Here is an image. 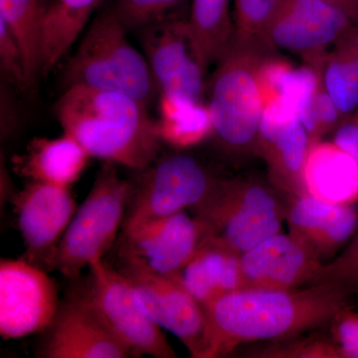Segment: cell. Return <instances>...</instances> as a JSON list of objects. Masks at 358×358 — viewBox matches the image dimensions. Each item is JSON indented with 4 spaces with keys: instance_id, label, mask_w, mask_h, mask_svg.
Instances as JSON below:
<instances>
[{
    "instance_id": "1",
    "label": "cell",
    "mask_w": 358,
    "mask_h": 358,
    "mask_svg": "<svg viewBox=\"0 0 358 358\" xmlns=\"http://www.w3.org/2000/svg\"><path fill=\"white\" fill-rule=\"evenodd\" d=\"M352 301L324 284L291 291L238 289L203 306L206 358L229 355L245 343L293 338L331 324Z\"/></svg>"
},
{
    "instance_id": "2",
    "label": "cell",
    "mask_w": 358,
    "mask_h": 358,
    "mask_svg": "<svg viewBox=\"0 0 358 358\" xmlns=\"http://www.w3.org/2000/svg\"><path fill=\"white\" fill-rule=\"evenodd\" d=\"M148 107L119 92L71 86L54 113L92 157L141 171L159 159L162 143Z\"/></svg>"
},
{
    "instance_id": "3",
    "label": "cell",
    "mask_w": 358,
    "mask_h": 358,
    "mask_svg": "<svg viewBox=\"0 0 358 358\" xmlns=\"http://www.w3.org/2000/svg\"><path fill=\"white\" fill-rule=\"evenodd\" d=\"M112 8L96 16L63 69V84L119 92L150 105L157 91L145 55Z\"/></svg>"
},
{
    "instance_id": "4",
    "label": "cell",
    "mask_w": 358,
    "mask_h": 358,
    "mask_svg": "<svg viewBox=\"0 0 358 358\" xmlns=\"http://www.w3.org/2000/svg\"><path fill=\"white\" fill-rule=\"evenodd\" d=\"M274 51L265 45L233 38L206 86L213 134L219 145L233 152L256 150L263 101L258 70Z\"/></svg>"
},
{
    "instance_id": "5",
    "label": "cell",
    "mask_w": 358,
    "mask_h": 358,
    "mask_svg": "<svg viewBox=\"0 0 358 358\" xmlns=\"http://www.w3.org/2000/svg\"><path fill=\"white\" fill-rule=\"evenodd\" d=\"M117 164L106 162L96 174L83 204L77 209L46 271L57 270L74 279L114 245L133 192V182L122 178Z\"/></svg>"
},
{
    "instance_id": "6",
    "label": "cell",
    "mask_w": 358,
    "mask_h": 358,
    "mask_svg": "<svg viewBox=\"0 0 358 358\" xmlns=\"http://www.w3.org/2000/svg\"><path fill=\"white\" fill-rule=\"evenodd\" d=\"M206 239L238 256L281 232L282 212L273 193L254 181L217 179L193 207Z\"/></svg>"
},
{
    "instance_id": "7",
    "label": "cell",
    "mask_w": 358,
    "mask_h": 358,
    "mask_svg": "<svg viewBox=\"0 0 358 358\" xmlns=\"http://www.w3.org/2000/svg\"><path fill=\"white\" fill-rule=\"evenodd\" d=\"M217 178L192 155H169L141 171L122 223V233L131 232L159 219L196 206Z\"/></svg>"
},
{
    "instance_id": "8",
    "label": "cell",
    "mask_w": 358,
    "mask_h": 358,
    "mask_svg": "<svg viewBox=\"0 0 358 358\" xmlns=\"http://www.w3.org/2000/svg\"><path fill=\"white\" fill-rule=\"evenodd\" d=\"M35 357L41 358H128L138 355L113 331L86 289L60 301L43 331Z\"/></svg>"
},
{
    "instance_id": "9",
    "label": "cell",
    "mask_w": 358,
    "mask_h": 358,
    "mask_svg": "<svg viewBox=\"0 0 358 358\" xmlns=\"http://www.w3.org/2000/svg\"><path fill=\"white\" fill-rule=\"evenodd\" d=\"M352 24L345 9L329 0H282L263 42L272 51L296 54L315 65Z\"/></svg>"
},
{
    "instance_id": "10",
    "label": "cell",
    "mask_w": 358,
    "mask_h": 358,
    "mask_svg": "<svg viewBox=\"0 0 358 358\" xmlns=\"http://www.w3.org/2000/svg\"><path fill=\"white\" fill-rule=\"evenodd\" d=\"M55 280L27 259L0 262V334L4 339L43 333L57 313Z\"/></svg>"
},
{
    "instance_id": "11",
    "label": "cell",
    "mask_w": 358,
    "mask_h": 358,
    "mask_svg": "<svg viewBox=\"0 0 358 358\" xmlns=\"http://www.w3.org/2000/svg\"><path fill=\"white\" fill-rule=\"evenodd\" d=\"M136 31L159 95L203 102L205 72L193 48L187 18L173 13Z\"/></svg>"
},
{
    "instance_id": "12",
    "label": "cell",
    "mask_w": 358,
    "mask_h": 358,
    "mask_svg": "<svg viewBox=\"0 0 358 358\" xmlns=\"http://www.w3.org/2000/svg\"><path fill=\"white\" fill-rule=\"evenodd\" d=\"M87 293L103 319L124 343L138 355L176 358L178 355L155 324L138 307L126 278L102 260L89 266Z\"/></svg>"
},
{
    "instance_id": "13",
    "label": "cell",
    "mask_w": 358,
    "mask_h": 358,
    "mask_svg": "<svg viewBox=\"0 0 358 358\" xmlns=\"http://www.w3.org/2000/svg\"><path fill=\"white\" fill-rule=\"evenodd\" d=\"M206 239L203 224L185 210L122 233L120 259L157 274H178Z\"/></svg>"
},
{
    "instance_id": "14",
    "label": "cell",
    "mask_w": 358,
    "mask_h": 358,
    "mask_svg": "<svg viewBox=\"0 0 358 358\" xmlns=\"http://www.w3.org/2000/svg\"><path fill=\"white\" fill-rule=\"evenodd\" d=\"M13 205L27 260L46 270L77 211L70 188L29 181Z\"/></svg>"
},
{
    "instance_id": "15",
    "label": "cell",
    "mask_w": 358,
    "mask_h": 358,
    "mask_svg": "<svg viewBox=\"0 0 358 358\" xmlns=\"http://www.w3.org/2000/svg\"><path fill=\"white\" fill-rule=\"evenodd\" d=\"M322 265L291 235L278 233L240 256V289L291 291L310 286Z\"/></svg>"
},
{
    "instance_id": "16",
    "label": "cell",
    "mask_w": 358,
    "mask_h": 358,
    "mask_svg": "<svg viewBox=\"0 0 358 358\" xmlns=\"http://www.w3.org/2000/svg\"><path fill=\"white\" fill-rule=\"evenodd\" d=\"M289 235L319 258L334 255L358 228L353 204H336L303 193L287 214Z\"/></svg>"
},
{
    "instance_id": "17",
    "label": "cell",
    "mask_w": 358,
    "mask_h": 358,
    "mask_svg": "<svg viewBox=\"0 0 358 358\" xmlns=\"http://www.w3.org/2000/svg\"><path fill=\"white\" fill-rule=\"evenodd\" d=\"M91 155L71 134L34 138L25 152L14 155V173L29 181L71 188L88 166Z\"/></svg>"
},
{
    "instance_id": "18",
    "label": "cell",
    "mask_w": 358,
    "mask_h": 358,
    "mask_svg": "<svg viewBox=\"0 0 358 358\" xmlns=\"http://www.w3.org/2000/svg\"><path fill=\"white\" fill-rule=\"evenodd\" d=\"M305 193L336 204L358 201V164L338 145L312 141L303 169Z\"/></svg>"
},
{
    "instance_id": "19",
    "label": "cell",
    "mask_w": 358,
    "mask_h": 358,
    "mask_svg": "<svg viewBox=\"0 0 358 358\" xmlns=\"http://www.w3.org/2000/svg\"><path fill=\"white\" fill-rule=\"evenodd\" d=\"M240 256L205 239L196 253L173 278L201 303L240 289Z\"/></svg>"
},
{
    "instance_id": "20",
    "label": "cell",
    "mask_w": 358,
    "mask_h": 358,
    "mask_svg": "<svg viewBox=\"0 0 358 358\" xmlns=\"http://www.w3.org/2000/svg\"><path fill=\"white\" fill-rule=\"evenodd\" d=\"M157 131L159 140L176 150L196 147L213 134L210 109L204 102L160 94Z\"/></svg>"
},
{
    "instance_id": "21",
    "label": "cell",
    "mask_w": 358,
    "mask_h": 358,
    "mask_svg": "<svg viewBox=\"0 0 358 358\" xmlns=\"http://www.w3.org/2000/svg\"><path fill=\"white\" fill-rule=\"evenodd\" d=\"M102 0H51L42 42L41 77L65 57Z\"/></svg>"
},
{
    "instance_id": "22",
    "label": "cell",
    "mask_w": 358,
    "mask_h": 358,
    "mask_svg": "<svg viewBox=\"0 0 358 358\" xmlns=\"http://www.w3.org/2000/svg\"><path fill=\"white\" fill-rule=\"evenodd\" d=\"M327 93L343 120L358 109V24H352L317 63Z\"/></svg>"
},
{
    "instance_id": "23",
    "label": "cell",
    "mask_w": 358,
    "mask_h": 358,
    "mask_svg": "<svg viewBox=\"0 0 358 358\" xmlns=\"http://www.w3.org/2000/svg\"><path fill=\"white\" fill-rule=\"evenodd\" d=\"M230 0H192L188 30L193 48L206 73L229 48L234 38V21Z\"/></svg>"
},
{
    "instance_id": "24",
    "label": "cell",
    "mask_w": 358,
    "mask_h": 358,
    "mask_svg": "<svg viewBox=\"0 0 358 358\" xmlns=\"http://www.w3.org/2000/svg\"><path fill=\"white\" fill-rule=\"evenodd\" d=\"M51 0H0V21L17 40L24 55L28 92L41 77L42 42Z\"/></svg>"
},
{
    "instance_id": "25",
    "label": "cell",
    "mask_w": 358,
    "mask_h": 358,
    "mask_svg": "<svg viewBox=\"0 0 358 358\" xmlns=\"http://www.w3.org/2000/svg\"><path fill=\"white\" fill-rule=\"evenodd\" d=\"M310 136L300 120H296L277 134L274 141L261 150L275 176L292 187H303V169L310 148Z\"/></svg>"
},
{
    "instance_id": "26",
    "label": "cell",
    "mask_w": 358,
    "mask_h": 358,
    "mask_svg": "<svg viewBox=\"0 0 358 358\" xmlns=\"http://www.w3.org/2000/svg\"><path fill=\"white\" fill-rule=\"evenodd\" d=\"M233 2L234 38L248 43L265 45L264 32L282 0H233Z\"/></svg>"
},
{
    "instance_id": "27",
    "label": "cell",
    "mask_w": 358,
    "mask_h": 358,
    "mask_svg": "<svg viewBox=\"0 0 358 358\" xmlns=\"http://www.w3.org/2000/svg\"><path fill=\"white\" fill-rule=\"evenodd\" d=\"M319 284L333 287L350 301L358 296V229L343 252L331 262L322 265L313 282Z\"/></svg>"
},
{
    "instance_id": "28",
    "label": "cell",
    "mask_w": 358,
    "mask_h": 358,
    "mask_svg": "<svg viewBox=\"0 0 358 358\" xmlns=\"http://www.w3.org/2000/svg\"><path fill=\"white\" fill-rule=\"evenodd\" d=\"M183 0H115V15L128 31L138 30L173 14Z\"/></svg>"
},
{
    "instance_id": "29",
    "label": "cell",
    "mask_w": 358,
    "mask_h": 358,
    "mask_svg": "<svg viewBox=\"0 0 358 358\" xmlns=\"http://www.w3.org/2000/svg\"><path fill=\"white\" fill-rule=\"evenodd\" d=\"M0 69L4 82L22 93L28 92L24 55L20 43L0 21Z\"/></svg>"
},
{
    "instance_id": "30",
    "label": "cell",
    "mask_w": 358,
    "mask_h": 358,
    "mask_svg": "<svg viewBox=\"0 0 358 358\" xmlns=\"http://www.w3.org/2000/svg\"><path fill=\"white\" fill-rule=\"evenodd\" d=\"M331 324L334 345L341 357L358 358V313L353 312L352 308H346Z\"/></svg>"
},
{
    "instance_id": "31",
    "label": "cell",
    "mask_w": 358,
    "mask_h": 358,
    "mask_svg": "<svg viewBox=\"0 0 358 358\" xmlns=\"http://www.w3.org/2000/svg\"><path fill=\"white\" fill-rule=\"evenodd\" d=\"M315 115L317 121V138L329 131H336L343 121V115L327 93L320 74V84L315 100Z\"/></svg>"
},
{
    "instance_id": "32",
    "label": "cell",
    "mask_w": 358,
    "mask_h": 358,
    "mask_svg": "<svg viewBox=\"0 0 358 358\" xmlns=\"http://www.w3.org/2000/svg\"><path fill=\"white\" fill-rule=\"evenodd\" d=\"M334 143L358 164V109L339 124L334 133Z\"/></svg>"
},
{
    "instance_id": "33",
    "label": "cell",
    "mask_w": 358,
    "mask_h": 358,
    "mask_svg": "<svg viewBox=\"0 0 358 358\" xmlns=\"http://www.w3.org/2000/svg\"><path fill=\"white\" fill-rule=\"evenodd\" d=\"M1 136L2 138H7L9 134L13 133L16 126L18 124L17 105L11 91V86L2 81L1 83Z\"/></svg>"
},
{
    "instance_id": "34",
    "label": "cell",
    "mask_w": 358,
    "mask_h": 358,
    "mask_svg": "<svg viewBox=\"0 0 358 358\" xmlns=\"http://www.w3.org/2000/svg\"><path fill=\"white\" fill-rule=\"evenodd\" d=\"M348 14L355 24H358V0H350Z\"/></svg>"
},
{
    "instance_id": "35",
    "label": "cell",
    "mask_w": 358,
    "mask_h": 358,
    "mask_svg": "<svg viewBox=\"0 0 358 358\" xmlns=\"http://www.w3.org/2000/svg\"><path fill=\"white\" fill-rule=\"evenodd\" d=\"M331 3L336 4L341 8L345 9L346 13H348V6H350V0H329ZM350 15V14H348Z\"/></svg>"
}]
</instances>
